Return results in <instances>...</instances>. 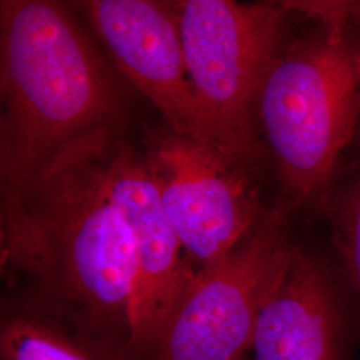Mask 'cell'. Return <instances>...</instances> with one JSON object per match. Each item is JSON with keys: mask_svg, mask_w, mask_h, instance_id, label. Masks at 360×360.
<instances>
[{"mask_svg": "<svg viewBox=\"0 0 360 360\" xmlns=\"http://www.w3.org/2000/svg\"><path fill=\"white\" fill-rule=\"evenodd\" d=\"M110 127L67 144L41 168L26 193V226L1 251L4 263L35 279L25 303L131 360L138 269L129 223L99 174Z\"/></svg>", "mask_w": 360, "mask_h": 360, "instance_id": "cell-1", "label": "cell"}, {"mask_svg": "<svg viewBox=\"0 0 360 360\" xmlns=\"http://www.w3.org/2000/svg\"><path fill=\"white\" fill-rule=\"evenodd\" d=\"M1 239L26 226V193L55 155L115 124L123 95L65 6L1 0Z\"/></svg>", "mask_w": 360, "mask_h": 360, "instance_id": "cell-2", "label": "cell"}, {"mask_svg": "<svg viewBox=\"0 0 360 360\" xmlns=\"http://www.w3.org/2000/svg\"><path fill=\"white\" fill-rule=\"evenodd\" d=\"M318 25L282 49L257 96L259 127L292 206L324 208L358 124L360 38Z\"/></svg>", "mask_w": 360, "mask_h": 360, "instance_id": "cell-3", "label": "cell"}, {"mask_svg": "<svg viewBox=\"0 0 360 360\" xmlns=\"http://www.w3.org/2000/svg\"><path fill=\"white\" fill-rule=\"evenodd\" d=\"M172 7L208 147L250 168L270 155L257 96L291 13L282 1L184 0Z\"/></svg>", "mask_w": 360, "mask_h": 360, "instance_id": "cell-4", "label": "cell"}, {"mask_svg": "<svg viewBox=\"0 0 360 360\" xmlns=\"http://www.w3.org/2000/svg\"><path fill=\"white\" fill-rule=\"evenodd\" d=\"M292 205L269 210L245 242L196 271L151 352L141 360H238L252 345L257 314L288 242Z\"/></svg>", "mask_w": 360, "mask_h": 360, "instance_id": "cell-5", "label": "cell"}, {"mask_svg": "<svg viewBox=\"0 0 360 360\" xmlns=\"http://www.w3.org/2000/svg\"><path fill=\"white\" fill-rule=\"evenodd\" d=\"M143 158L196 271L227 257L269 212L248 168L191 138L156 132Z\"/></svg>", "mask_w": 360, "mask_h": 360, "instance_id": "cell-6", "label": "cell"}, {"mask_svg": "<svg viewBox=\"0 0 360 360\" xmlns=\"http://www.w3.org/2000/svg\"><path fill=\"white\" fill-rule=\"evenodd\" d=\"M104 191L129 223L136 254L131 360L147 356L193 284L190 264L144 158L105 129L99 150Z\"/></svg>", "mask_w": 360, "mask_h": 360, "instance_id": "cell-7", "label": "cell"}, {"mask_svg": "<svg viewBox=\"0 0 360 360\" xmlns=\"http://www.w3.org/2000/svg\"><path fill=\"white\" fill-rule=\"evenodd\" d=\"M77 6L167 129L208 147L174 7L148 0H86Z\"/></svg>", "mask_w": 360, "mask_h": 360, "instance_id": "cell-8", "label": "cell"}, {"mask_svg": "<svg viewBox=\"0 0 360 360\" xmlns=\"http://www.w3.org/2000/svg\"><path fill=\"white\" fill-rule=\"evenodd\" d=\"M342 315L322 263L290 245L257 314L254 360H339Z\"/></svg>", "mask_w": 360, "mask_h": 360, "instance_id": "cell-9", "label": "cell"}, {"mask_svg": "<svg viewBox=\"0 0 360 360\" xmlns=\"http://www.w3.org/2000/svg\"><path fill=\"white\" fill-rule=\"evenodd\" d=\"M0 360H127L94 346L44 312L20 303L0 324Z\"/></svg>", "mask_w": 360, "mask_h": 360, "instance_id": "cell-10", "label": "cell"}, {"mask_svg": "<svg viewBox=\"0 0 360 360\" xmlns=\"http://www.w3.org/2000/svg\"><path fill=\"white\" fill-rule=\"evenodd\" d=\"M324 208L331 219L335 245L360 303V163L339 187L334 184Z\"/></svg>", "mask_w": 360, "mask_h": 360, "instance_id": "cell-11", "label": "cell"}, {"mask_svg": "<svg viewBox=\"0 0 360 360\" xmlns=\"http://www.w3.org/2000/svg\"><path fill=\"white\" fill-rule=\"evenodd\" d=\"M352 147L355 148V153L358 155L356 163H360V84H359V111H358V124H356V131H355V138L352 142Z\"/></svg>", "mask_w": 360, "mask_h": 360, "instance_id": "cell-12", "label": "cell"}, {"mask_svg": "<svg viewBox=\"0 0 360 360\" xmlns=\"http://www.w3.org/2000/svg\"><path fill=\"white\" fill-rule=\"evenodd\" d=\"M238 360H247V359H245V358H240V359H238Z\"/></svg>", "mask_w": 360, "mask_h": 360, "instance_id": "cell-13", "label": "cell"}]
</instances>
